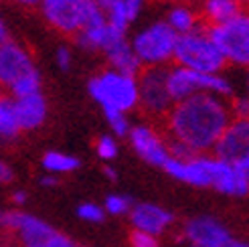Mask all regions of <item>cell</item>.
Returning <instances> with one entry per match:
<instances>
[{"mask_svg":"<svg viewBox=\"0 0 249 247\" xmlns=\"http://www.w3.org/2000/svg\"><path fill=\"white\" fill-rule=\"evenodd\" d=\"M122 2H124V6H126V12H128L130 20L134 22L136 18L140 17V12L144 8V0H122Z\"/></svg>","mask_w":249,"mask_h":247,"instance_id":"d6a6232c","label":"cell"},{"mask_svg":"<svg viewBox=\"0 0 249 247\" xmlns=\"http://www.w3.org/2000/svg\"><path fill=\"white\" fill-rule=\"evenodd\" d=\"M130 245L132 247H160L156 235H150V233H144V231H138V229H132Z\"/></svg>","mask_w":249,"mask_h":247,"instance_id":"4dcf8cb0","label":"cell"},{"mask_svg":"<svg viewBox=\"0 0 249 247\" xmlns=\"http://www.w3.org/2000/svg\"><path fill=\"white\" fill-rule=\"evenodd\" d=\"M95 154L106 162H109L118 156V142L111 136H99L95 140Z\"/></svg>","mask_w":249,"mask_h":247,"instance_id":"484cf974","label":"cell"},{"mask_svg":"<svg viewBox=\"0 0 249 247\" xmlns=\"http://www.w3.org/2000/svg\"><path fill=\"white\" fill-rule=\"evenodd\" d=\"M87 89L104 112L130 114L138 109V75L107 67L89 79Z\"/></svg>","mask_w":249,"mask_h":247,"instance_id":"7a4b0ae2","label":"cell"},{"mask_svg":"<svg viewBox=\"0 0 249 247\" xmlns=\"http://www.w3.org/2000/svg\"><path fill=\"white\" fill-rule=\"evenodd\" d=\"M36 69L31 51L18 41H4L0 45V89H10L20 77Z\"/></svg>","mask_w":249,"mask_h":247,"instance_id":"9c48e42d","label":"cell"},{"mask_svg":"<svg viewBox=\"0 0 249 247\" xmlns=\"http://www.w3.org/2000/svg\"><path fill=\"white\" fill-rule=\"evenodd\" d=\"M227 247H249V243H243V241H237V239H233Z\"/></svg>","mask_w":249,"mask_h":247,"instance_id":"60d3db41","label":"cell"},{"mask_svg":"<svg viewBox=\"0 0 249 247\" xmlns=\"http://www.w3.org/2000/svg\"><path fill=\"white\" fill-rule=\"evenodd\" d=\"M205 29L225 57L227 65L249 69V8H241L227 22Z\"/></svg>","mask_w":249,"mask_h":247,"instance_id":"8992f818","label":"cell"},{"mask_svg":"<svg viewBox=\"0 0 249 247\" xmlns=\"http://www.w3.org/2000/svg\"><path fill=\"white\" fill-rule=\"evenodd\" d=\"M20 130L15 118V109H12V97L0 93V140H15Z\"/></svg>","mask_w":249,"mask_h":247,"instance_id":"7402d4cb","label":"cell"},{"mask_svg":"<svg viewBox=\"0 0 249 247\" xmlns=\"http://www.w3.org/2000/svg\"><path fill=\"white\" fill-rule=\"evenodd\" d=\"M235 2H237L241 8H249V0H235Z\"/></svg>","mask_w":249,"mask_h":247,"instance_id":"b9f144b4","label":"cell"},{"mask_svg":"<svg viewBox=\"0 0 249 247\" xmlns=\"http://www.w3.org/2000/svg\"><path fill=\"white\" fill-rule=\"evenodd\" d=\"M211 189L229 196H243L249 193V172L239 168L237 164L213 156V182H211Z\"/></svg>","mask_w":249,"mask_h":247,"instance_id":"5bb4252c","label":"cell"},{"mask_svg":"<svg viewBox=\"0 0 249 247\" xmlns=\"http://www.w3.org/2000/svg\"><path fill=\"white\" fill-rule=\"evenodd\" d=\"M10 2L17 6H22V8H39L41 0H10Z\"/></svg>","mask_w":249,"mask_h":247,"instance_id":"8d00e7d4","label":"cell"},{"mask_svg":"<svg viewBox=\"0 0 249 247\" xmlns=\"http://www.w3.org/2000/svg\"><path fill=\"white\" fill-rule=\"evenodd\" d=\"M164 170L172 178L196 189H209L213 182V156L195 154L189 158H168Z\"/></svg>","mask_w":249,"mask_h":247,"instance_id":"30bf717a","label":"cell"},{"mask_svg":"<svg viewBox=\"0 0 249 247\" xmlns=\"http://www.w3.org/2000/svg\"><path fill=\"white\" fill-rule=\"evenodd\" d=\"M166 88L174 104L195 93H213L225 100L233 95V83L223 73H198L174 63L166 67Z\"/></svg>","mask_w":249,"mask_h":247,"instance_id":"5b68a950","label":"cell"},{"mask_svg":"<svg viewBox=\"0 0 249 247\" xmlns=\"http://www.w3.org/2000/svg\"><path fill=\"white\" fill-rule=\"evenodd\" d=\"M172 63L198 73H223V69L227 67L225 57L221 55L219 47L205 27L178 35Z\"/></svg>","mask_w":249,"mask_h":247,"instance_id":"3957f363","label":"cell"},{"mask_svg":"<svg viewBox=\"0 0 249 247\" xmlns=\"http://www.w3.org/2000/svg\"><path fill=\"white\" fill-rule=\"evenodd\" d=\"M95 2H97L99 6H104V4H107V2H109V0H95Z\"/></svg>","mask_w":249,"mask_h":247,"instance_id":"ee69618b","label":"cell"},{"mask_svg":"<svg viewBox=\"0 0 249 247\" xmlns=\"http://www.w3.org/2000/svg\"><path fill=\"white\" fill-rule=\"evenodd\" d=\"M132 199L130 196H124V194H109L106 199V205H104V211L107 215H114V217H120V215H128L132 211Z\"/></svg>","mask_w":249,"mask_h":247,"instance_id":"cb8c5ba5","label":"cell"},{"mask_svg":"<svg viewBox=\"0 0 249 247\" xmlns=\"http://www.w3.org/2000/svg\"><path fill=\"white\" fill-rule=\"evenodd\" d=\"M229 112L233 120H247L249 118V95H235L229 104Z\"/></svg>","mask_w":249,"mask_h":247,"instance_id":"f546056e","label":"cell"},{"mask_svg":"<svg viewBox=\"0 0 249 247\" xmlns=\"http://www.w3.org/2000/svg\"><path fill=\"white\" fill-rule=\"evenodd\" d=\"M29 247H77L75 241H73L71 237H67L65 233H59V231H53L49 237H45L43 241L39 243H33Z\"/></svg>","mask_w":249,"mask_h":247,"instance_id":"f1b7e54d","label":"cell"},{"mask_svg":"<svg viewBox=\"0 0 249 247\" xmlns=\"http://www.w3.org/2000/svg\"><path fill=\"white\" fill-rule=\"evenodd\" d=\"M213 152L221 160L239 164L249 154V118L231 120L225 132H223V136L219 138V142L215 144Z\"/></svg>","mask_w":249,"mask_h":247,"instance_id":"4fadbf2b","label":"cell"},{"mask_svg":"<svg viewBox=\"0 0 249 247\" xmlns=\"http://www.w3.org/2000/svg\"><path fill=\"white\" fill-rule=\"evenodd\" d=\"M39 10L49 27L61 35L75 36L102 6L95 0H41Z\"/></svg>","mask_w":249,"mask_h":247,"instance_id":"52a82bcc","label":"cell"},{"mask_svg":"<svg viewBox=\"0 0 249 247\" xmlns=\"http://www.w3.org/2000/svg\"><path fill=\"white\" fill-rule=\"evenodd\" d=\"M130 215V223L132 229H138L144 233H150V235H162V233L172 225V213H168L166 209L158 207L154 203H138L132 207Z\"/></svg>","mask_w":249,"mask_h":247,"instance_id":"9a60e30c","label":"cell"},{"mask_svg":"<svg viewBox=\"0 0 249 247\" xmlns=\"http://www.w3.org/2000/svg\"><path fill=\"white\" fill-rule=\"evenodd\" d=\"M15 175H12V168L4 162V160H0V184H8Z\"/></svg>","mask_w":249,"mask_h":247,"instance_id":"836d02e7","label":"cell"},{"mask_svg":"<svg viewBox=\"0 0 249 247\" xmlns=\"http://www.w3.org/2000/svg\"><path fill=\"white\" fill-rule=\"evenodd\" d=\"M77 217L81 221H87V223H102L106 219V211L104 207H99L95 203H81L77 207Z\"/></svg>","mask_w":249,"mask_h":247,"instance_id":"4316f807","label":"cell"},{"mask_svg":"<svg viewBox=\"0 0 249 247\" xmlns=\"http://www.w3.org/2000/svg\"><path fill=\"white\" fill-rule=\"evenodd\" d=\"M55 63L61 71H69L73 65V51L67 45H61L57 51H55Z\"/></svg>","mask_w":249,"mask_h":247,"instance_id":"1f68e13d","label":"cell"},{"mask_svg":"<svg viewBox=\"0 0 249 247\" xmlns=\"http://www.w3.org/2000/svg\"><path fill=\"white\" fill-rule=\"evenodd\" d=\"M245 89H247L245 95H249V69H247V75H245Z\"/></svg>","mask_w":249,"mask_h":247,"instance_id":"7bdbcfd3","label":"cell"},{"mask_svg":"<svg viewBox=\"0 0 249 247\" xmlns=\"http://www.w3.org/2000/svg\"><path fill=\"white\" fill-rule=\"evenodd\" d=\"M128 138H130L134 152L138 154L144 162L158 166V168H164V164L170 158L168 140H164L162 134L154 126H150V124H138V126H134L130 130Z\"/></svg>","mask_w":249,"mask_h":247,"instance_id":"8fae6325","label":"cell"},{"mask_svg":"<svg viewBox=\"0 0 249 247\" xmlns=\"http://www.w3.org/2000/svg\"><path fill=\"white\" fill-rule=\"evenodd\" d=\"M12 109H15V118L18 124V130L31 132L41 128L47 120V100L43 93H33L27 97H17L12 100Z\"/></svg>","mask_w":249,"mask_h":247,"instance_id":"2e32d148","label":"cell"},{"mask_svg":"<svg viewBox=\"0 0 249 247\" xmlns=\"http://www.w3.org/2000/svg\"><path fill=\"white\" fill-rule=\"evenodd\" d=\"M166 24L177 33V35H186L198 27H203L201 22V15H198V8H195L189 2H174L168 12H166Z\"/></svg>","mask_w":249,"mask_h":247,"instance_id":"ac0fdd59","label":"cell"},{"mask_svg":"<svg viewBox=\"0 0 249 247\" xmlns=\"http://www.w3.org/2000/svg\"><path fill=\"white\" fill-rule=\"evenodd\" d=\"M0 247H22L20 241L15 235H8V233H0Z\"/></svg>","mask_w":249,"mask_h":247,"instance_id":"e575fe53","label":"cell"},{"mask_svg":"<svg viewBox=\"0 0 249 247\" xmlns=\"http://www.w3.org/2000/svg\"><path fill=\"white\" fill-rule=\"evenodd\" d=\"M10 39V31H8V22L4 20V17L0 15V45H2L4 41Z\"/></svg>","mask_w":249,"mask_h":247,"instance_id":"d590c367","label":"cell"},{"mask_svg":"<svg viewBox=\"0 0 249 247\" xmlns=\"http://www.w3.org/2000/svg\"><path fill=\"white\" fill-rule=\"evenodd\" d=\"M166 88V67H144L138 73V107L152 120H164L172 107Z\"/></svg>","mask_w":249,"mask_h":247,"instance_id":"ba28073f","label":"cell"},{"mask_svg":"<svg viewBox=\"0 0 249 247\" xmlns=\"http://www.w3.org/2000/svg\"><path fill=\"white\" fill-rule=\"evenodd\" d=\"M41 85H43V79H41L39 69H33L12 85L8 89V93H10L12 100H17V97H27L33 93H41Z\"/></svg>","mask_w":249,"mask_h":247,"instance_id":"603a6c76","label":"cell"},{"mask_svg":"<svg viewBox=\"0 0 249 247\" xmlns=\"http://www.w3.org/2000/svg\"><path fill=\"white\" fill-rule=\"evenodd\" d=\"M239 10L241 6L235 0H203L198 15H201L203 27H217L233 18Z\"/></svg>","mask_w":249,"mask_h":247,"instance_id":"d6986e66","label":"cell"},{"mask_svg":"<svg viewBox=\"0 0 249 247\" xmlns=\"http://www.w3.org/2000/svg\"><path fill=\"white\" fill-rule=\"evenodd\" d=\"M55 229L47 223V221L35 217V215H29V213H22L20 215V221H18V227L15 231V237L20 241L22 247H29L33 243H39L43 241L45 237H49Z\"/></svg>","mask_w":249,"mask_h":247,"instance_id":"ffe728a7","label":"cell"},{"mask_svg":"<svg viewBox=\"0 0 249 247\" xmlns=\"http://www.w3.org/2000/svg\"><path fill=\"white\" fill-rule=\"evenodd\" d=\"M231 120L225 97L195 93L182 102L172 104L162 122L168 140L186 146L193 154H205L213 152Z\"/></svg>","mask_w":249,"mask_h":247,"instance_id":"6da1fadb","label":"cell"},{"mask_svg":"<svg viewBox=\"0 0 249 247\" xmlns=\"http://www.w3.org/2000/svg\"><path fill=\"white\" fill-rule=\"evenodd\" d=\"M20 215H22V211H17V209H2V211H0V233L15 235Z\"/></svg>","mask_w":249,"mask_h":247,"instance_id":"83f0119b","label":"cell"},{"mask_svg":"<svg viewBox=\"0 0 249 247\" xmlns=\"http://www.w3.org/2000/svg\"><path fill=\"white\" fill-rule=\"evenodd\" d=\"M178 35L174 33L166 20H156L142 27L136 33L130 45L134 55L138 57L142 69L144 67H168L174 61V49H177Z\"/></svg>","mask_w":249,"mask_h":247,"instance_id":"277c9868","label":"cell"},{"mask_svg":"<svg viewBox=\"0 0 249 247\" xmlns=\"http://www.w3.org/2000/svg\"><path fill=\"white\" fill-rule=\"evenodd\" d=\"M57 180H59V178H57L55 175H49V172H47L45 176H41V184H43V187H55Z\"/></svg>","mask_w":249,"mask_h":247,"instance_id":"f35d334b","label":"cell"},{"mask_svg":"<svg viewBox=\"0 0 249 247\" xmlns=\"http://www.w3.org/2000/svg\"><path fill=\"white\" fill-rule=\"evenodd\" d=\"M182 239L189 247H227L233 237L215 217H195L184 223Z\"/></svg>","mask_w":249,"mask_h":247,"instance_id":"7c38bea8","label":"cell"},{"mask_svg":"<svg viewBox=\"0 0 249 247\" xmlns=\"http://www.w3.org/2000/svg\"><path fill=\"white\" fill-rule=\"evenodd\" d=\"M160 2H178V0H160Z\"/></svg>","mask_w":249,"mask_h":247,"instance_id":"f6af8a7d","label":"cell"},{"mask_svg":"<svg viewBox=\"0 0 249 247\" xmlns=\"http://www.w3.org/2000/svg\"><path fill=\"white\" fill-rule=\"evenodd\" d=\"M27 199H29V194L24 193V191H15V193H12V203L18 205V207L27 203Z\"/></svg>","mask_w":249,"mask_h":247,"instance_id":"74e56055","label":"cell"},{"mask_svg":"<svg viewBox=\"0 0 249 247\" xmlns=\"http://www.w3.org/2000/svg\"><path fill=\"white\" fill-rule=\"evenodd\" d=\"M104 172H106V176H107L109 180H118V172H116L114 168H111V166H106V168H104Z\"/></svg>","mask_w":249,"mask_h":247,"instance_id":"ab89813d","label":"cell"},{"mask_svg":"<svg viewBox=\"0 0 249 247\" xmlns=\"http://www.w3.org/2000/svg\"><path fill=\"white\" fill-rule=\"evenodd\" d=\"M43 168L49 172V175H67V172H73L79 168V160L71 154L65 152H57V150H49L43 156Z\"/></svg>","mask_w":249,"mask_h":247,"instance_id":"44dd1931","label":"cell"},{"mask_svg":"<svg viewBox=\"0 0 249 247\" xmlns=\"http://www.w3.org/2000/svg\"><path fill=\"white\" fill-rule=\"evenodd\" d=\"M106 114V120L109 124L111 132L116 136H128L130 130H132V124L128 120V114H122V112H104Z\"/></svg>","mask_w":249,"mask_h":247,"instance_id":"d4e9b609","label":"cell"},{"mask_svg":"<svg viewBox=\"0 0 249 247\" xmlns=\"http://www.w3.org/2000/svg\"><path fill=\"white\" fill-rule=\"evenodd\" d=\"M201 2H203V0H201Z\"/></svg>","mask_w":249,"mask_h":247,"instance_id":"bcb514c9","label":"cell"},{"mask_svg":"<svg viewBox=\"0 0 249 247\" xmlns=\"http://www.w3.org/2000/svg\"><path fill=\"white\" fill-rule=\"evenodd\" d=\"M102 53L107 61L109 69H116L120 73H128V75H138L142 71V65H140L138 57L134 55V49L130 45L128 36L116 39L111 45H107Z\"/></svg>","mask_w":249,"mask_h":247,"instance_id":"e0dca14e","label":"cell"}]
</instances>
